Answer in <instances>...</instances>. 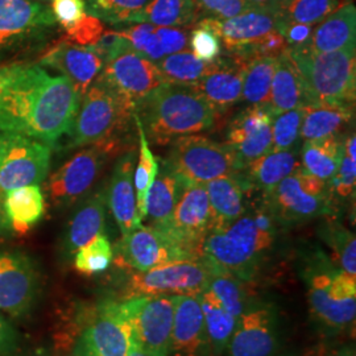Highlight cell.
I'll return each mask as SVG.
<instances>
[{
	"label": "cell",
	"instance_id": "6da1fadb",
	"mask_svg": "<svg viewBox=\"0 0 356 356\" xmlns=\"http://www.w3.org/2000/svg\"><path fill=\"white\" fill-rule=\"evenodd\" d=\"M81 95L66 78L40 65L19 64L0 89V131L51 147L74 122Z\"/></svg>",
	"mask_w": 356,
	"mask_h": 356
},
{
	"label": "cell",
	"instance_id": "7a4b0ae2",
	"mask_svg": "<svg viewBox=\"0 0 356 356\" xmlns=\"http://www.w3.org/2000/svg\"><path fill=\"white\" fill-rule=\"evenodd\" d=\"M277 225L266 204L245 211L229 227L204 238L202 259L239 280H252L277 239Z\"/></svg>",
	"mask_w": 356,
	"mask_h": 356
},
{
	"label": "cell",
	"instance_id": "3957f363",
	"mask_svg": "<svg viewBox=\"0 0 356 356\" xmlns=\"http://www.w3.org/2000/svg\"><path fill=\"white\" fill-rule=\"evenodd\" d=\"M136 114L154 145H168L179 136L209 129L218 115L191 86L168 82L141 99Z\"/></svg>",
	"mask_w": 356,
	"mask_h": 356
},
{
	"label": "cell",
	"instance_id": "277c9868",
	"mask_svg": "<svg viewBox=\"0 0 356 356\" xmlns=\"http://www.w3.org/2000/svg\"><path fill=\"white\" fill-rule=\"evenodd\" d=\"M289 53L302 79L305 106L355 104V48L317 53L302 47Z\"/></svg>",
	"mask_w": 356,
	"mask_h": 356
},
{
	"label": "cell",
	"instance_id": "5b68a950",
	"mask_svg": "<svg viewBox=\"0 0 356 356\" xmlns=\"http://www.w3.org/2000/svg\"><path fill=\"white\" fill-rule=\"evenodd\" d=\"M134 113H136L134 106L95 79L81 98L74 122L67 132L69 148L120 139V132L134 119Z\"/></svg>",
	"mask_w": 356,
	"mask_h": 356
},
{
	"label": "cell",
	"instance_id": "8992f818",
	"mask_svg": "<svg viewBox=\"0 0 356 356\" xmlns=\"http://www.w3.org/2000/svg\"><path fill=\"white\" fill-rule=\"evenodd\" d=\"M306 286L310 313L322 327L338 332L354 326L356 276L319 263L309 269Z\"/></svg>",
	"mask_w": 356,
	"mask_h": 356
},
{
	"label": "cell",
	"instance_id": "52a82bcc",
	"mask_svg": "<svg viewBox=\"0 0 356 356\" xmlns=\"http://www.w3.org/2000/svg\"><path fill=\"white\" fill-rule=\"evenodd\" d=\"M266 206L282 226L304 223L329 214L331 204L327 181L307 173L300 166L266 195Z\"/></svg>",
	"mask_w": 356,
	"mask_h": 356
},
{
	"label": "cell",
	"instance_id": "ba28073f",
	"mask_svg": "<svg viewBox=\"0 0 356 356\" xmlns=\"http://www.w3.org/2000/svg\"><path fill=\"white\" fill-rule=\"evenodd\" d=\"M166 160L188 185H204L216 178L241 172L238 156L231 145L195 134L172 141Z\"/></svg>",
	"mask_w": 356,
	"mask_h": 356
},
{
	"label": "cell",
	"instance_id": "9c48e42d",
	"mask_svg": "<svg viewBox=\"0 0 356 356\" xmlns=\"http://www.w3.org/2000/svg\"><path fill=\"white\" fill-rule=\"evenodd\" d=\"M213 267L204 259L169 263L145 272H132L124 286V300L157 296H194L207 289Z\"/></svg>",
	"mask_w": 356,
	"mask_h": 356
},
{
	"label": "cell",
	"instance_id": "30bf717a",
	"mask_svg": "<svg viewBox=\"0 0 356 356\" xmlns=\"http://www.w3.org/2000/svg\"><path fill=\"white\" fill-rule=\"evenodd\" d=\"M122 139H108L88 145L60 166L48 181L51 202L57 206L76 204L94 185L111 156L120 152Z\"/></svg>",
	"mask_w": 356,
	"mask_h": 356
},
{
	"label": "cell",
	"instance_id": "8fae6325",
	"mask_svg": "<svg viewBox=\"0 0 356 356\" xmlns=\"http://www.w3.org/2000/svg\"><path fill=\"white\" fill-rule=\"evenodd\" d=\"M51 147L17 134H0V189L40 185L49 175Z\"/></svg>",
	"mask_w": 356,
	"mask_h": 356
},
{
	"label": "cell",
	"instance_id": "7c38bea8",
	"mask_svg": "<svg viewBox=\"0 0 356 356\" xmlns=\"http://www.w3.org/2000/svg\"><path fill=\"white\" fill-rule=\"evenodd\" d=\"M132 341L149 356H169L175 319L173 296L135 297L124 300Z\"/></svg>",
	"mask_w": 356,
	"mask_h": 356
},
{
	"label": "cell",
	"instance_id": "4fadbf2b",
	"mask_svg": "<svg viewBox=\"0 0 356 356\" xmlns=\"http://www.w3.org/2000/svg\"><path fill=\"white\" fill-rule=\"evenodd\" d=\"M51 8L35 0H0V58L45 38L56 26Z\"/></svg>",
	"mask_w": 356,
	"mask_h": 356
},
{
	"label": "cell",
	"instance_id": "5bb4252c",
	"mask_svg": "<svg viewBox=\"0 0 356 356\" xmlns=\"http://www.w3.org/2000/svg\"><path fill=\"white\" fill-rule=\"evenodd\" d=\"M97 81L115 91L122 99L134 106L135 110L141 99L153 89L166 83L157 64L132 48L103 65Z\"/></svg>",
	"mask_w": 356,
	"mask_h": 356
},
{
	"label": "cell",
	"instance_id": "9a60e30c",
	"mask_svg": "<svg viewBox=\"0 0 356 356\" xmlns=\"http://www.w3.org/2000/svg\"><path fill=\"white\" fill-rule=\"evenodd\" d=\"M198 259L164 231L152 226H139L123 236L119 245L118 263L145 272L169 263Z\"/></svg>",
	"mask_w": 356,
	"mask_h": 356
},
{
	"label": "cell",
	"instance_id": "2e32d148",
	"mask_svg": "<svg viewBox=\"0 0 356 356\" xmlns=\"http://www.w3.org/2000/svg\"><path fill=\"white\" fill-rule=\"evenodd\" d=\"M161 231L202 259V243L211 232V211L204 184H189Z\"/></svg>",
	"mask_w": 356,
	"mask_h": 356
},
{
	"label": "cell",
	"instance_id": "e0dca14e",
	"mask_svg": "<svg viewBox=\"0 0 356 356\" xmlns=\"http://www.w3.org/2000/svg\"><path fill=\"white\" fill-rule=\"evenodd\" d=\"M38 294L33 261L17 251H0V312L20 318L32 309Z\"/></svg>",
	"mask_w": 356,
	"mask_h": 356
},
{
	"label": "cell",
	"instance_id": "ac0fdd59",
	"mask_svg": "<svg viewBox=\"0 0 356 356\" xmlns=\"http://www.w3.org/2000/svg\"><path fill=\"white\" fill-rule=\"evenodd\" d=\"M279 348L276 313L270 306L245 309L227 346V356H275Z\"/></svg>",
	"mask_w": 356,
	"mask_h": 356
},
{
	"label": "cell",
	"instance_id": "d6986e66",
	"mask_svg": "<svg viewBox=\"0 0 356 356\" xmlns=\"http://www.w3.org/2000/svg\"><path fill=\"white\" fill-rule=\"evenodd\" d=\"M98 356H127L134 341L122 302L106 301L98 306L82 334Z\"/></svg>",
	"mask_w": 356,
	"mask_h": 356
},
{
	"label": "cell",
	"instance_id": "ffe728a7",
	"mask_svg": "<svg viewBox=\"0 0 356 356\" xmlns=\"http://www.w3.org/2000/svg\"><path fill=\"white\" fill-rule=\"evenodd\" d=\"M280 22L276 11L250 8L225 20L204 17L194 26H204L214 32L226 51L232 53L267 36L273 31H277Z\"/></svg>",
	"mask_w": 356,
	"mask_h": 356
},
{
	"label": "cell",
	"instance_id": "44dd1931",
	"mask_svg": "<svg viewBox=\"0 0 356 356\" xmlns=\"http://www.w3.org/2000/svg\"><path fill=\"white\" fill-rule=\"evenodd\" d=\"M248 61L234 53L226 57L219 56L216 69L191 88L216 110V114L222 113L242 101L243 76Z\"/></svg>",
	"mask_w": 356,
	"mask_h": 356
},
{
	"label": "cell",
	"instance_id": "7402d4cb",
	"mask_svg": "<svg viewBox=\"0 0 356 356\" xmlns=\"http://www.w3.org/2000/svg\"><path fill=\"white\" fill-rule=\"evenodd\" d=\"M175 319L169 356H207V338L200 294L173 296Z\"/></svg>",
	"mask_w": 356,
	"mask_h": 356
},
{
	"label": "cell",
	"instance_id": "603a6c76",
	"mask_svg": "<svg viewBox=\"0 0 356 356\" xmlns=\"http://www.w3.org/2000/svg\"><path fill=\"white\" fill-rule=\"evenodd\" d=\"M102 58L90 47L63 41L54 45L42 57L40 66H49L63 73L83 97L103 69Z\"/></svg>",
	"mask_w": 356,
	"mask_h": 356
},
{
	"label": "cell",
	"instance_id": "cb8c5ba5",
	"mask_svg": "<svg viewBox=\"0 0 356 356\" xmlns=\"http://www.w3.org/2000/svg\"><path fill=\"white\" fill-rule=\"evenodd\" d=\"M135 161L136 152L134 148L127 149L118 159L107 191V202L122 236H127L131 231L141 226L134 186Z\"/></svg>",
	"mask_w": 356,
	"mask_h": 356
},
{
	"label": "cell",
	"instance_id": "d4e9b609",
	"mask_svg": "<svg viewBox=\"0 0 356 356\" xmlns=\"http://www.w3.org/2000/svg\"><path fill=\"white\" fill-rule=\"evenodd\" d=\"M204 186L211 211V232L229 227L247 211L244 195L250 189L239 172L209 181Z\"/></svg>",
	"mask_w": 356,
	"mask_h": 356
},
{
	"label": "cell",
	"instance_id": "484cf974",
	"mask_svg": "<svg viewBox=\"0 0 356 356\" xmlns=\"http://www.w3.org/2000/svg\"><path fill=\"white\" fill-rule=\"evenodd\" d=\"M301 166L298 147L282 151H269L241 170L248 189L261 191L266 197L284 178Z\"/></svg>",
	"mask_w": 356,
	"mask_h": 356
},
{
	"label": "cell",
	"instance_id": "4316f807",
	"mask_svg": "<svg viewBox=\"0 0 356 356\" xmlns=\"http://www.w3.org/2000/svg\"><path fill=\"white\" fill-rule=\"evenodd\" d=\"M356 8L353 3L339 6L313 28L305 48L317 53L355 48Z\"/></svg>",
	"mask_w": 356,
	"mask_h": 356
},
{
	"label": "cell",
	"instance_id": "83f0119b",
	"mask_svg": "<svg viewBox=\"0 0 356 356\" xmlns=\"http://www.w3.org/2000/svg\"><path fill=\"white\" fill-rule=\"evenodd\" d=\"M188 184L169 164L159 157V172L147 198V216L151 226L161 229L169 223L172 213Z\"/></svg>",
	"mask_w": 356,
	"mask_h": 356
},
{
	"label": "cell",
	"instance_id": "f1b7e54d",
	"mask_svg": "<svg viewBox=\"0 0 356 356\" xmlns=\"http://www.w3.org/2000/svg\"><path fill=\"white\" fill-rule=\"evenodd\" d=\"M107 195L103 191L94 193L72 216L66 235L65 252L74 254L85 244L102 235L106 227Z\"/></svg>",
	"mask_w": 356,
	"mask_h": 356
},
{
	"label": "cell",
	"instance_id": "f546056e",
	"mask_svg": "<svg viewBox=\"0 0 356 356\" xmlns=\"http://www.w3.org/2000/svg\"><path fill=\"white\" fill-rule=\"evenodd\" d=\"M302 106H305L302 79L288 49L276 60L267 107L275 116Z\"/></svg>",
	"mask_w": 356,
	"mask_h": 356
},
{
	"label": "cell",
	"instance_id": "4dcf8cb0",
	"mask_svg": "<svg viewBox=\"0 0 356 356\" xmlns=\"http://www.w3.org/2000/svg\"><path fill=\"white\" fill-rule=\"evenodd\" d=\"M6 213L11 229L24 234L45 214V197L40 185H28L6 193Z\"/></svg>",
	"mask_w": 356,
	"mask_h": 356
},
{
	"label": "cell",
	"instance_id": "1f68e13d",
	"mask_svg": "<svg viewBox=\"0 0 356 356\" xmlns=\"http://www.w3.org/2000/svg\"><path fill=\"white\" fill-rule=\"evenodd\" d=\"M200 301L204 313L209 356H220L227 350L238 318L229 314L210 289L200 294Z\"/></svg>",
	"mask_w": 356,
	"mask_h": 356
},
{
	"label": "cell",
	"instance_id": "d6a6232c",
	"mask_svg": "<svg viewBox=\"0 0 356 356\" xmlns=\"http://www.w3.org/2000/svg\"><path fill=\"white\" fill-rule=\"evenodd\" d=\"M354 106H304L300 139L318 140L337 135L351 123Z\"/></svg>",
	"mask_w": 356,
	"mask_h": 356
},
{
	"label": "cell",
	"instance_id": "836d02e7",
	"mask_svg": "<svg viewBox=\"0 0 356 356\" xmlns=\"http://www.w3.org/2000/svg\"><path fill=\"white\" fill-rule=\"evenodd\" d=\"M344 139L338 134L318 140L305 141L301 149V164L307 173L330 181L341 165Z\"/></svg>",
	"mask_w": 356,
	"mask_h": 356
},
{
	"label": "cell",
	"instance_id": "e575fe53",
	"mask_svg": "<svg viewBox=\"0 0 356 356\" xmlns=\"http://www.w3.org/2000/svg\"><path fill=\"white\" fill-rule=\"evenodd\" d=\"M200 20L193 0H149L132 17L134 23L157 26H189Z\"/></svg>",
	"mask_w": 356,
	"mask_h": 356
},
{
	"label": "cell",
	"instance_id": "d590c367",
	"mask_svg": "<svg viewBox=\"0 0 356 356\" xmlns=\"http://www.w3.org/2000/svg\"><path fill=\"white\" fill-rule=\"evenodd\" d=\"M156 64L168 83L193 86L216 69L219 64V57L216 61L206 63L197 58L191 51L185 49L168 54Z\"/></svg>",
	"mask_w": 356,
	"mask_h": 356
},
{
	"label": "cell",
	"instance_id": "8d00e7d4",
	"mask_svg": "<svg viewBox=\"0 0 356 356\" xmlns=\"http://www.w3.org/2000/svg\"><path fill=\"white\" fill-rule=\"evenodd\" d=\"M134 122L138 128L139 135V161L134 173V186H135V195H136V210L141 222L147 218V198L148 193L151 191L153 181L159 172V157L153 156L148 138L141 124L140 118L136 113H134Z\"/></svg>",
	"mask_w": 356,
	"mask_h": 356
},
{
	"label": "cell",
	"instance_id": "74e56055",
	"mask_svg": "<svg viewBox=\"0 0 356 356\" xmlns=\"http://www.w3.org/2000/svg\"><path fill=\"white\" fill-rule=\"evenodd\" d=\"M275 65V58L266 57H256L247 63L243 76L242 101L250 106H267Z\"/></svg>",
	"mask_w": 356,
	"mask_h": 356
},
{
	"label": "cell",
	"instance_id": "f35d334b",
	"mask_svg": "<svg viewBox=\"0 0 356 356\" xmlns=\"http://www.w3.org/2000/svg\"><path fill=\"white\" fill-rule=\"evenodd\" d=\"M339 6V0H281L276 13L282 22L314 26Z\"/></svg>",
	"mask_w": 356,
	"mask_h": 356
},
{
	"label": "cell",
	"instance_id": "ab89813d",
	"mask_svg": "<svg viewBox=\"0 0 356 356\" xmlns=\"http://www.w3.org/2000/svg\"><path fill=\"white\" fill-rule=\"evenodd\" d=\"M207 289L216 294L218 301L235 318L239 319L243 312L247 309L243 281L229 273L213 268Z\"/></svg>",
	"mask_w": 356,
	"mask_h": 356
},
{
	"label": "cell",
	"instance_id": "60d3db41",
	"mask_svg": "<svg viewBox=\"0 0 356 356\" xmlns=\"http://www.w3.org/2000/svg\"><path fill=\"white\" fill-rule=\"evenodd\" d=\"M149 0H86V13L113 26L131 24Z\"/></svg>",
	"mask_w": 356,
	"mask_h": 356
},
{
	"label": "cell",
	"instance_id": "b9f144b4",
	"mask_svg": "<svg viewBox=\"0 0 356 356\" xmlns=\"http://www.w3.org/2000/svg\"><path fill=\"white\" fill-rule=\"evenodd\" d=\"M114 259L113 245L102 234L81 247L74 254V268L79 273L91 276L107 270Z\"/></svg>",
	"mask_w": 356,
	"mask_h": 356
},
{
	"label": "cell",
	"instance_id": "7bdbcfd3",
	"mask_svg": "<svg viewBox=\"0 0 356 356\" xmlns=\"http://www.w3.org/2000/svg\"><path fill=\"white\" fill-rule=\"evenodd\" d=\"M273 114L267 106H250L247 110L236 115L229 123L227 131V144L231 147L239 145L263 128L272 124Z\"/></svg>",
	"mask_w": 356,
	"mask_h": 356
},
{
	"label": "cell",
	"instance_id": "ee69618b",
	"mask_svg": "<svg viewBox=\"0 0 356 356\" xmlns=\"http://www.w3.org/2000/svg\"><path fill=\"white\" fill-rule=\"evenodd\" d=\"M114 29L127 40L134 51L145 58L157 63L165 57L160 38L156 33V26L148 23H134L124 24L120 28L114 26Z\"/></svg>",
	"mask_w": 356,
	"mask_h": 356
},
{
	"label": "cell",
	"instance_id": "f6af8a7d",
	"mask_svg": "<svg viewBox=\"0 0 356 356\" xmlns=\"http://www.w3.org/2000/svg\"><path fill=\"white\" fill-rule=\"evenodd\" d=\"M304 116V106L291 111L275 115L272 119V149L282 151L297 145L300 139L301 123Z\"/></svg>",
	"mask_w": 356,
	"mask_h": 356
},
{
	"label": "cell",
	"instance_id": "bcb514c9",
	"mask_svg": "<svg viewBox=\"0 0 356 356\" xmlns=\"http://www.w3.org/2000/svg\"><path fill=\"white\" fill-rule=\"evenodd\" d=\"M356 138L350 134L343 144V156L335 176L331 178V188L341 198H350L355 194L356 186Z\"/></svg>",
	"mask_w": 356,
	"mask_h": 356
},
{
	"label": "cell",
	"instance_id": "7dc6e473",
	"mask_svg": "<svg viewBox=\"0 0 356 356\" xmlns=\"http://www.w3.org/2000/svg\"><path fill=\"white\" fill-rule=\"evenodd\" d=\"M325 238L330 244L342 270L351 276H356L355 235L344 229L342 225H329Z\"/></svg>",
	"mask_w": 356,
	"mask_h": 356
},
{
	"label": "cell",
	"instance_id": "c3c4849f",
	"mask_svg": "<svg viewBox=\"0 0 356 356\" xmlns=\"http://www.w3.org/2000/svg\"><path fill=\"white\" fill-rule=\"evenodd\" d=\"M232 148L238 156L241 170H243L256 159L261 157L263 154H266L272 149V128L270 126L263 128L261 131L251 135L250 138L243 140L239 145Z\"/></svg>",
	"mask_w": 356,
	"mask_h": 356
},
{
	"label": "cell",
	"instance_id": "681fc988",
	"mask_svg": "<svg viewBox=\"0 0 356 356\" xmlns=\"http://www.w3.org/2000/svg\"><path fill=\"white\" fill-rule=\"evenodd\" d=\"M191 53L206 63L216 61L222 54V42L214 32L204 26H193L189 33Z\"/></svg>",
	"mask_w": 356,
	"mask_h": 356
},
{
	"label": "cell",
	"instance_id": "f907efd6",
	"mask_svg": "<svg viewBox=\"0 0 356 356\" xmlns=\"http://www.w3.org/2000/svg\"><path fill=\"white\" fill-rule=\"evenodd\" d=\"M198 17L225 20L250 10L244 0H193Z\"/></svg>",
	"mask_w": 356,
	"mask_h": 356
},
{
	"label": "cell",
	"instance_id": "816d5d0a",
	"mask_svg": "<svg viewBox=\"0 0 356 356\" xmlns=\"http://www.w3.org/2000/svg\"><path fill=\"white\" fill-rule=\"evenodd\" d=\"M86 0H51V11L56 23L65 31L76 26L86 15Z\"/></svg>",
	"mask_w": 356,
	"mask_h": 356
},
{
	"label": "cell",
	"instance_id": "f5cc1de1",
	"mask_svg": "<svg viewBox=\"0 0 356 356\" xmlns=\"http://www.w3.org/2000/svg\"><path fill=\"white\" fill-rule=\"evenodd\" d=\"M90 48L102 58L103 64H107L116 56L131 48V45L116 29H108L103 31L102 35L92 45H90Z\"/></svg>",
	"mask_w": 356,
	"mask_h": 356
},
{
	"label": "cell",
	"instance_id": "db71d44e",
	"mask_svg": "<svg viewBox=\"0 0 356 356\" xmlns=\"http://www.w3.org/2000/svg\"><path fill=\"white\" fill-rule=\"evenodd\" d=\"M103 31V22L86 13L85 17L76 26L66 31L67 41L82 47H90L99 38Z\"/></svg>",
	"mask_w": 356,
	"mask_h": 356
},
{
	"label": "cell",
	"instance_id": "11a10c76",
	"mask_svg": "<svg viewBox=\"0 0 356 356\" xmlns=\"http://www.w3.org/2000/svg\"><path fill=\"white\" fill-rule=\"evenodd\" d=\"M156 33L160 38L163 51L168 54L185 51L189 45V32L186 26H157Z\"/></svg>",
	"mask_w": 356,
	"mask_h": 356
},
{
	"label": "cell",
	"instance_id": "9f6ffc18",
	"mask_svg": "<svg viewBox=\"0 0 356 356\" xmlns=\"http://www.w3.org/2000/svg\"><path fill=\"white\" fill-rule=\"evenodd\" d=\"M313 26L301 24V23H293V22H280L279 31L284 38L286 40L289 48H302L309 42Z\"/></svg>",
	"mask_w": 356,
	"mask_h": 356
},
{
	"label": "cell",
	"instance_id": "6f0895ef",
	"mask_svg": "<svg viewBox=\"0 0 356 356\" xmlns=\"http://www.w3.org/2000/svg\"><path fill=\"white\" fill-rule=\"evenodd\" d=\"M17 347V332L7 318L0 314V356L11 355Z\"/></svg>",
	"mask_w": 356,
	"mask_h": 356
},
{
	"label": "cell",
	"instance_id": "680465c9",
	"mask_svg": "<svg viewBox=\"0 0 356 356\" xmlns=\"http://www.w3.org/2000/svg\"><path fill=\"white\" fill-rule=\"evenodd\" d=\"M4 201H6V193L0 189V236L8 235L13 231L10 220H8V216L6 213Z\"/></svg>",
	"mask_w": 356,
	"mask_h": 356
},
{
	"label": "cell",
	"instance_id": "91938a15",
	"mask_svg": "<svg viewBox=\"0 0 356 356\" xmlns=\"http://www.w3.org/2000/svg\"><path fill=\"white\" fill-rule=\"evenodd\" d=\"M312 356H355L354 347H335V348H322L316 351Z\"/></svg>",
	"mask_w": 356,
	"mask_h": 356
},
{
	"label": "cell",
	"instance_id": "94428289",
	"mask_svg": "<svg viewBox=\"0 0 356 356\" xmlns=\"http://www.w3.org/2000/svg\"><path fill=\"white\" fill-rule=\"evenodd\" d=\"M250 8L254 10H270V11H276V8L279 7L281 0H244Z\"/></svg>",
	"mask_w": 356,
	"mask_h": 356
},
{
	"label": "cell",
	"instance_id": "6125c7cd",
	"mask_svg": "<svg viewBox=\"0 0 356 356\" xmlns=\"http://www.w3.org/2000/svg\"><path fill=\"white\" fill-rule=\"evenodd\" d=\"M72 356H98L90 347L89 343L86 342L85 337L81 335L79 339L76 341V347H74V351H73V355Z\"/></svg>",
	"mask_w": 356,
	"mask_h": 356
},
{
	"label": "cell",
	"instance_id": "be15d7a7",
	"mask_svg": "<svg viewBox=\"0 0 356 356\" xmlns=\"http://www.w3.org/2000/svg\"><path fill=\"white\" fill-rule=\"evenodd\" d=\"M19 64L8 65V66H3L0 67V89L1 86L6 83V81L13 76V72L16 70Z\"/></svg>",
	"mask_w": 356,
	"mask_h": 356
},
{
	"label": "cell",
	"instance_id": "e7e4bbea",
	"mask_svg": "<svg viewBox=\"0 0 356 356\" xmlns=\"http://www.w3.org/2000/svg\"><path fill=\"white\" fill-rule=\"evenodd\" d=\"M19 356H51V354L48 351V350H47V348H36V350H32V351L26 353L24 355Z\"/></svg>",
	"mask_w": 356,
	"mask_h": 356
},
{
	"label": "cell",
	"instance_id": "03108f58",
	"mask_svg": "<svg viewBox=\"0 0 356 356\" xmlns=\"http://www.w3.org/2000/svg\"><path fill=\"white\" fill-rule=\"evenodd\" d=\"M127 356H149L148 354H145L143 350H140L138 346H135V344H132V347H131V350H129V353H128Z\"/></svg>",
	"mask_w": 356,
	"mask_h": 356
},
{
	"label": "cell",
	"instance_id": "003e7915",
	"mask_svg": "<svg viewBox=\"0 0 356 356\" xmlns=\"http://www.w3.org/2000/svg\"><path fill=\"white\" fill-rule=\"evenodd\" d=\"M35 1H42V0H35Z\"/></svg>",
	"mask_w": 356,
	"mask_h": 356
}]
</instances>
